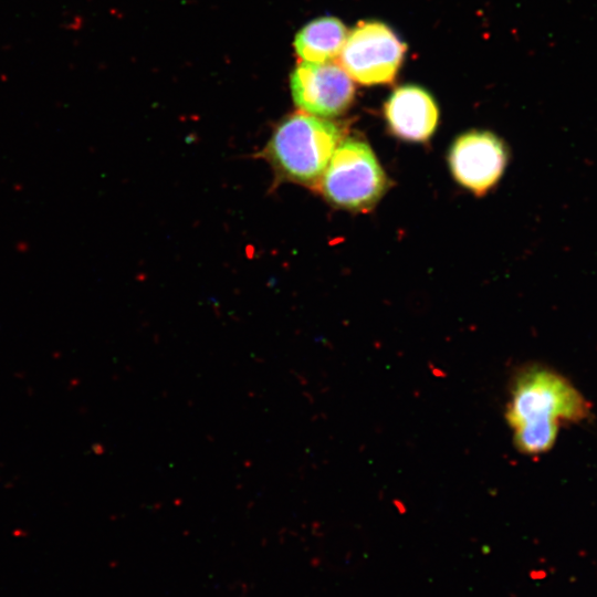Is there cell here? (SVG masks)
<instances>
[{"label": "cell", "mask_w": 597, "mask_h": 597, "mask_svg": "<svg viewBox=\"0 0 597 597\" xmlns=\"http://www.w3.org/2000/svg\"><path fill=\"white\" fill-rule=\"evenodd\" d=\"M588 412L587 401L567 379L535 366L515 378L505 417L517 450L540 454L553 447L559 425L580 421Z\"/></svg>", "instance_id": "obj_1"}, {"label": "cell", "mask_w": 597, "mask_h": 597, "mask_svg": "<svg viewBox=\"0 0 597 597\" xmlns=\"http://www.w3.org/2000/svg\"><path fill=\"white\" fill-rule=\"evenodd\" d=\"M341 139L333 122L300 112L277 125L265 155L283 177L313 187L320 185Z\"/></svg>", "instance_id": "obj_2"}, {"label": "cell", "mask_w": 597, "mask_h": 597, "mask_svg": "<svg viewBox=\"0 0 597 597\" xmlns=\"http://www.w3.org/2000/svg\"><path fill=\"white\" fill-rule=\"evenodd\" d=\"M318 186L333 205L367 211L384 195L387 178L368 144L349 138L335 149Z\"/></svg>", "instance_id": "obj_3"}, {"label": "cell", "mask_w": 597, "mask_h": 597, "mask_svg": "<svg viewBox=\"0 0 597 597\" xmlns=\"http://www.w3.org/2000/svg\"><path fill=\"white\" fill-rule=\"evenodd\" d=\"M405 53V43L387 24L362 21L346 36L339 61L358 83L386 84L395 80Z\"/></svg>", "instance_id": "obj_4"}, {"label": "cell", "mask_w": 597, "mask_h": 597, "mask_svg": "<svg viewBox=\"0 0 597 597\" xmlns=\"http://www.w3.org/2000/svg\"><path fill=\"white\" fill-rule=\"evenodd\" d=\"M294 103L304 113L317 117H333L352 104L355 86L345 70L333 63L303 62L291 75Z\"/></svg>", "instance_id": "obj_5"}, {"label": "cell", "mask_w": 597, "mask_h": 597, "mask_svg": "<svg viewBox=\"0 0 597 597\" xmlns=\"http://www.w3.org/2000/svg\"><path fill=\"white\" fill-rule=\"evenodd\" d=\"M507 160L502 140L490 132L472 130L451 146L449 165L455 180L481 196L502 176Z\"/></svg>", "instance_id": "obj_6"}, {"label": "cell", "mask_w": 597, "mask_h": 597, "mask_svg": "<svg viewBox=\"0 0 597 597\" xmlns=\"http://www.w3.org/2000/svg\"><path fill=\"white\" fill-rule=\"evenodd\" d=\"M389 129L408 142H425L436 130L439 111L432 96L417 85L395 90L385 104Z\"/></svg>", "instance_id": "obj_7"}, {"label": "cell", "mask_w": 597, "mask_h": 597, "mask_svg": "<svg viewBox=\"0 0 597 597\" xmlns=\"http://www.w3.org/2000/svg\"><path fill=\"white\" fill-rule=\"evenodd\" d=\"M347 36L343 22L333 17L315 19L294 39V49L303 62H329L339 55Z\"/></svg>", "instance_id": "obj_8"}]
</instances>
